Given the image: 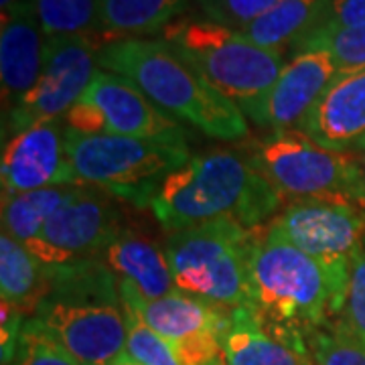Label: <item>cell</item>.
Instances as JSON below:
<instances>
[{
	"label": "cell",
	"mask_w": 365,
	"mask_h": 365,
	"mask_svg": "<svg viewBox=\"0 0 365 365\" xmlns=\"http://www.w3.org/2000/svg\"><path fill=\"white\" fill-rule=\"evenodd\" d=\"M98 67L130 79L167 114L205 136L235 143L248 136L242 110L215 90L175 45L165 39L104 43Z\"/></svg>",
	"instance_id": "6da1fadb"
},
{
	"label": "cell",
	"mask_w": 365,
	"mask_h": 365,
	"mask_svg": "<svg viewBox=\"0 0 365 365\" xmlns=\"http://www.w3.org/2000/svg\"><path fill=\"white\" fill-rule=\"evenodd\" d=\"M282 199L252 167L246 153L211 150L191 157L158 185L150 209L167 230H187L213 220H234L254 230Z\"/></svg>",
	"instance_id": "7a4b0ae2"
},
{
	"label": "cell",
	"mask_w": 365,
	"mask_h": 365,
	"mask_svg": "<svg viewBox=\"0 0 365 365\" xmlns=\"http://www.w3.org/2000/svg\"><path fill=\"white\" fill-rule=\"evenodd\" d=\"M33 319L81 365H116L126 351L128 309L104 262L51 268Z\"/></svg>",
	"instance_id": "3957f363"
},
{
	"label": "cell",
	"mask_w": 365,
	"mask_h": 365,
	"mask_svg": "<svg viewBox=\"0 0 365 365\" xmlns=\"http://www.w3.org/2000/svg\"><path fill=\"white\" fill-rule=\"evenodd\" d=\"M250 268L252 311L262 323L300 333L341 314L347 282L284 240L256 235Z\"/></svg>",
	"instance_id": "277c9868"
},
{
	"label": "cell",
	"mask_w": 365,
	"mask_h": 365,
	"mask_svg": "<svg viewBox=\"0 0 365 365\" xmlns=\"http://www.w3.org/2000/svg\"><path fill=\"white\" fill-rule=\"evenodd\" d=\"M169 41L244 116L266 128V106L284 67L282 53L258 47L234 29L207 19H179L165 29Z\"/></svg>",
	"instance_id": "5b68a950"
},
{
	"label": "cell",
	"mask_w": 365,
	"mask_h": 365,
	"mask_svg": "<svg viewBox=\"0 0 365 365\" xmlns=\"http://www.w3.org/2000/svg\"><path fill=\"white\" fill-rule=\"evenodd\" d=\"M256 234L234 220H213L170 232L165 240L175 287L225 313L252 309V252Z\"/></svg>",
	"instance_id": "8992f818"
},
{
	"label": "cell",
	"mask_w": 365,
	"mask_h": 365,
	"mask_svg": "<svg viewBox=\"0 0 365 365\" xmlns=\"http://www.w3.org/2000/svg\"><path fill=\"white\" fill-rule=\"evenodd\" d=\"M242 150L282 201L331 199L365 209L357 153L325 148L299 130L270 132Z\"/></svg>",
	"instance_id": "52a82bcc"
},
{
	"label": "cell",
	"mask_w": 365,
	"mask_h": 365,
	"mask_svg": "<svg viewBox=\"0 0 365 365\" xmlns=\"http://www.w3.org/2000/svg\"><path fill=\"white\" fill-rule=\"evenodd\" d=\"M66 150L76 181L140 205H150L165 177L191 158L187 143L79 134L71 128L66 130Z\"/></svg>",
	"instance_id": "ba28073f"
},
{
	"label": "cell",
	"mask_w": 365,
	"mask_h": 365,
	"mask_svg": "<svg viewBox=\"0 0 365 365\" xmlns=\"http://www.w3.org/2000/svg\"><path fill=\"white\" fill-rule=\"evenodd\" d=\"M100 49L93 35L47 37L39 81L4 118L9 132L19 134L45 120H63L96 78Z\"/></svg>",
	"instance_id": "9c48e42d"
},
{
	"label": "cell",
	"mask_w": 365,
	"mask_h": 365,
	"mask_svg": "<svg viewBox=\"0 0 365 365\" xmlns=\"http://www.w3.org/2000/svg\"><path fill=\"white\" fill-rule=\"evenodd\" d=\"M266 232L309 254L347 282L353 258L365 240V209L331 199L297 201L288 203Z\"/></svg>",
	"instance_id": "30bf717a"
},
{
	"label": "cell",
	"mask_w": 365,
	"mask_h": 365,
	"mask_svg": "<svg viewBox=\"0 0 365 365\" xmlns=\"http://www.w3.org/2000/svg\"><path fill=\"white\" fill-rule=\"evenodd\" d=\"M122 232L120 209L110 193L81 185L76 195L57 209L26 250L47 268L98 260Z\"/></svg>",
	"instance_id": "8fae6325"
},
{
	"label": "cell",
	"mask_w": 365,
	"mask_h": 365,
	"mask_svg": "<svg viewBox=\"0 0 365 365\" xmlns=\"http://www.w3.org/2000/svg\"><path fill=\"white\" fill-rule=\"evenodd\" d=\"M66 130V120H45L4 143L2 197L78 182L67 158Z\"/></svg>",
	"instance_id": "7c38bea8"
},
{
	"label": "cell",
	"mask_w": 365,
	"mask_h": 365,
	"mask_svg": "<svg viewBox=\"0 0 365 365\" xmlns=\"http://www.w3.org/2000/svg\"><path fill=\"white\" fill-rule=\"evenodd\" d=\"M104 118L106 134L132 136L146 140L185 143V126L160 110L130 79L98 69L83 93Z\"/></svg>",
	"instance_id": "4fadbf2b"
},
{
	"label": "cell",
	"mask_w": 365,
	"mask_h": 365,
	"mask_svg": "<svg viewBox=\"0 0 365 365\" xmlns=\"http://www.w3.org/2000/svg\"><path fill=\"white\" fill-rule=\"evenodd\" d=\"M43 35L35 0H23L11 11L2 13L0 81L4 118L39 81L45 59Z\"/></svg>",
	"instance_id": "5bb4252c"
},
{
	"label": "cell",
	"mask_w": 365,
	"mask_h": 365,
	"mask_svg": "<svg viewBox=\"0 0 365 365\" xmlns=\"http://www.w3.org/2000/svg\"><path fill=\"white\" fill-rule=\"evenodd\" d=\"M339 69L325 51H299L284 63L266 106V128L299 130Z\"/></svg>",
	"instance_id": "9a60e30c"
},
{
	"label": "cell",
	"mask_w": 365,
	"mask_h": 365,
	"mask_svg": "<svg viewBox=\"0 0 365 365\" xmlns=\"http://www.w3.org/2000/svg\"><path fill=\"white\" fill-rule=\"evenodd\" d=\"M299 132L331 150L355 148L365 136V69L337 73Z\"/></svg>",
	"instance_id": "2e32d148"
},
{
	"label": "cell",
	"mask_w": 365,
	"mask_h": 365,
	"mask_svg": "<svg viewBox=\"0 0 365 365\" xmlns=\"http://www.w3.org/2000/svg\"><path fill=\"white\" fill-rule=\"evenodd\" d=\"M126 309L175 347L195 335L215 331L225 335L232 313L175 290L160 299H143L130 290H120Z\"/></svg>",
	"instance_id": "e0dca14e"
},
{
	"label": "cell",
	"mask_w": 365,
	"mask_h": 365,
	"mask_svg": "<svg viewBox=\"0 0 365 365\" xmlns=\"http://www.w3.org/2000/svg\"><path fill=\"white\" fill-rule=\"evenodd\" d=\"M222 345L225 365H314L300 333L268 327L252 309L232 313Z\"/></svg>",
	"instance_id": "ac0fdd59"
},
{
	"label": "cell",
	"mask_w": 365,
	"mask_h": 365,
	"mask_svg": "<svg viewBox=\"0 0 365 365\" xmlns=\"http://www.w3.org/2000/svg\"><path fill=\"white\" fill-rule=\"evenodd\" d=\"M100 260L114 274L120 290H130L143 299H160L177 290L165 250L140 234L122 230Z\"/></svg>",
	"instance_id": "d6986e66"
},
{
	"label": "cell",
	"mask_w": 365,
	"mask_h": 365,
	"mask_svg": "<svg viewBox=\"0 0 365 365\" xmlns=\"http://www.w3.org/2000/svg\"><path fill=\"white\" fill-rule=\"evenodd\" d=\"M331 2L333 0H280L240 33L270 51L294 49L297 43L323 23Z\"/></svg>",
	"instance_id": "ffe728a7"
},
{
	"label": "cell",
	"mask_w": 365,
	"mask_h": 365,
	"mask_svg": "<svg viewBox=\"0 0 365 365\" xmlns=\"http://www.w3.org/2000/svg\"><path fill=\"white\" fill-rule=\"evenodd\" d=\"M100 33L112 41L143 39L179 21L189 0H96Z\"/></svg>",
	"instance_id": "44dd1931"
},
{
	"label": "cell",
	"mask_w": 365,
	"mask_h": 365,
	"mask_svg": "<svg viewBox=\"0 0 365 365\" xmlns=\"http://www.w3.org/2000/svg\"><path fill=\"white\" fill-rule=\"evenodd\" d=\"M49 287V272L25 244L9 234L0 235V292L2 302L13 304L31 319Z\"/></svg>",
	"instance_id": "7402d4cb"
},
{
	"label": "cell",
	"mask_w": 365,
	"mask_h": 365,
	"mask_svg": "<svg viewBox=\"0 0 365 365\" xmlns=\"http://www.w3.org/2000/svg\"><path fill=\"white\" fill-rule=\"evenodd\" d=\"M79 187L81 182H71L2 197V232L26 246L41 234L53 213L76 195Z\"/></svg>",
	"instance_id": "603a6c76"
},
{
	"label": "cell",
	"mask_w": 365,
	"mask_h": 365,
	"mask_svg": "<svg viewBox=\"0 0 365 365\" xmlns=\"http://www.w3.org/2000/svg\"><path fill=\"white\" fill-rule=\"evenodd\" d=\"M325 51L333 57L341 76L365 69V25L347 29H317L294 45L299 51Z\"/></svg>",
	"instance_id": "cb8c5ba5"
},
{
	"label": "cell",
	"mask_w": 365,
	"mask_h": 365,
	"mask_svg": "<svg viewBox=\"0 0 365 365\" xmlns=\"http://www.w3.org/2000/svg\"><path fill=\"white\" fill-rule=\"evenodd\" d=\"M45 37L100 35L96 0H35Z\"/></svg>",
	"instance_id": "d4e9b609"
},
{
	"label": "cell",
	"mask_w": 365,
	"mask_h": 365,
	"mask_svg": "<svg viewBox=\"0 0 365 365\" xmlns=\"http://www.w3.org/2000/svg\"><path fill=\"white\" fill-rule=\"evenodd\" d=\"M11 365H81L67 353L51 335L41 327L37 319H26L16 341Z\"/></svg>",
	"instance_id": "484cf974"
},
{
	"label": "cell",
	"mask_w": 365,
	"mask_h": 365,
	"mask_svg": "<svg viewBox=\"0 0 365 365\" xmlns=\"http://www.w3.org/2000/svg\"><path fill=\"white\" fill-rule=\"evenodd\" d=\"M309 349L314 365H365V343L335 325L331 331H311Z\"/></svg>",
	"instance_id": "4316f807"
},
{
	"label": "cell",
	"mask_w": 365,
	"mask_h": 365,
	"mask_svg": "<svg viewBox=\"0 0 365 365\" xmlns=\"http://www.w3.org/2000/svg\"><path fill=\"white\" fill-rule=\"evenodd\" d=\"M124 357L136 365H182L169 341L144 325L128 311V341Z\"/></svg>",
	"instance_id": "83f0119b"
},
{
	"label": "cell",
	"mask_w": 365,
	"mask_h": 365,
	"mask_svg": "<svg viewBox=\"0 0 365 365\" xmlns=\"http://www.w3.org/2000/svg\"><path fill=\"white\" fill-rule=\"evenodd\" d=\"M276 2L280 0H195L203 19L234 29L237 33L268 13Z\"/></svg>",
	"instance_id": "f1b7e54d"
},
{
	"label": "cell",
	"mask_w": 365,
	"mask_h": 365,
	"mask_svg": "<svg viewBox=\"0 0 365 365\" xmlns=\"http://www.w3.org/2000/svg\"><path fill=\"white\" fill-rule=\"evenodd\" d=\"M339 317L337 325L365 343V240L351 262L345 302Z\"/></svg>",
	"instance_id": "f546056e"
},
{
	"label": "cell",
	"mask_w": 365,
	"mask_h": 365,
	"mask_svg": "<svg viewBox=\"0 0 365 365\" xmlns=\"http://www.w3.org/2000/svg\"><path fill=\"white\" fill-rule=\"evenodd\" d=\"M359 25H365V0H333L323 23L317 29H347Z\"/></svg>",
	"instance_id": "4dcf8cb0"
},
{
	"label": "cell",
	"mask_w": 365,
	"mask_h": 365,
	"mask_svg": "<svg viewBox=\"0 0 365 365\" xmlns=\"http://www.w3.org/2000/svg\"><path fill=\"white\" fill-rule=\"evenodd\" d=\"M357 158H359V167H361V175H364V197H365V150H355Z\"/></svg>",
	"instance_id": "1f68e13d"
},
{
	"label": "cell",
	"mask_w": 365,
	"mask_h": 365,
	"mask_svg": "<svg viewBox=\"0 0 365 365\" xmlns=\"http://www.w3.org/2000/svg\"><path fill=\"white\" fill-rule=\"evenodd\" d=\"M19 2H23V0H0V6H2V13H6V11H11L13 6H16Z\"/></svg>",
	"instance_id": "d6a6232c"
},
{
	"label": "cell",
	"mask_w": 365,
	"mask_h": 365,
	"mask_svg": "<svg viewBox=\"0 0 365 365\" xmlns=\"http://www.w3.org/2000/svg\"><path fill=\"white\" fill-rule=\"evenodd\" d=\"M355 148H357V150H365V136L359 140V143L355 144Z\"/></svg>",
	"instance_id": "836d02e7"
},
{
	"label": "cell",
	"mask_w": 365,
	"mask_h": 365,
	"mask_svg": "<svg viewBox=\"0 0 365 365\" xmlns=\"http://www.w3.org/2000/svg\"><path fill=\"white\" fill-rule=\"evenodd\" d=\"M116 365H136V364H132L130 359H126V357H122V359H120V361H118Z\"/></svg>",
	"instance_id": "e575fe53"
},
{
	"label": "cell",
	"mask_w": 365,
	"mask_h": 365,
	"mask_svg": "<svg viewBox=\"0 0 365 365\" xmlns=\"http://www.w3.org/2000/svg\"><path fill=\"white\" fill-rule=\"evenodd\" d=\"M222 365H225V364H222Z\"/></svg>",
	"instance_id": "d590c367"
}]
</instances>
